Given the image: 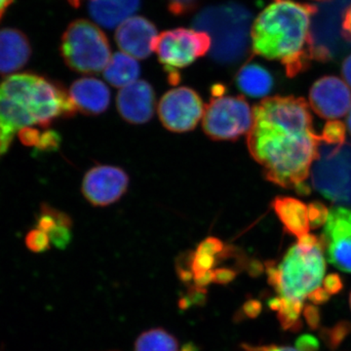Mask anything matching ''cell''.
Returning <instances> with one entry per match:
<instances>
[{
	"mask_svg": "<svg viewBox=\"0 0 351 351\" xmlns=\"http://www.w3.org/2000/svg\"><path fill=\"white\" fill-rule=\"evenodd\" d=\"M321 136L304 99L271 97L253 108L247 145L269 181L308 193L304 182L318 156Z\"/></svg>",
	"mask_w": 351,
	"mask_h": 351,
	"instance_id": "1",
	"label": "cell"
},
{
	"mask_svg": "<svg viewBox=\"0 0 351 351\" xmlns=\"http://www.w3.org/2000/svg\"><path fill=\"white\" fill-rule=\"evenodd\" d=\"M317 7L295 0H271L251 27L254 54L278 61L290 77L299 75L313 60L326 62L332 55L316 45L311 20Z\"/></svg>",
	"mask_w": 351,
	"mask_h": 351,
	"instance_id": "2",
	"label": "cell"
},
{
	"mask_svg": "<svg viewBox=\"0 0 351 351\" xmlns=\"http://www.w3.org/2000/svg\"><path fill=\"white\" fill-rule=\"evenodd\" d=\"M76 108L61 85L34 73L7 76L0 82V157L5 156L16 135L27 127L47 128Z\"/></svg>",
	"mask_w": 351,
	"mask_h": 351,
	"instance_id": "3",
	"label": "cell"
},
{
	"mask_svg": "<svg viewBox=\"0 0 351 351\" xmlns=\"http://www.w3.org/2000/svg\"><path fill=\"white\" fill-rule=\"evenodd\" d=\"M322 242L315 235L298 239L279 263L267 265V276L283 301L304 306V300L321 287L326 263Z\"/></svg>",
	"mask_w": 351,
	"mask_h": 351,
	"instance_id": "4",
	"label": "cell"
},
{
	"mask_svg": "<svg viewBox=\"0 0 351 351\" xmlns=\"http://www.w3.org/2000/svg\"><path fill=\"white\" fill-rule=\"evenodd\" d=\"M246 14L240 7H207L196 15L193 25L211 38L210 54L214 61L232 64L239 63L246 53Z\"/></svg>",
	"mask_w": 351,
	"mask_h": 351,
	"instance_id": "5",
	"label": "cell"
},
{
	"mask_svg": "<svg viewBox=\"0 0 351 351\" xmlns=\"http://www.w3.org/2000/svg\"><path fill=\"white\" fill-rule=\"evenodd\" d=\"M61 54L71 71L97 75L107 68L112 58L107 36L100 27L87 20H75L64 31Z\"/></svg>",
	"mask_w": 351,
	"mask_h": 351,
	"instance_id": "6",
	"label": "cell"
},
{
	"mask_svg": "<svg viewBox=\"0 0 351 351\" xmlns=\"http://www.w3.org/2000/svg\"><path fill=\"white\" fill-rule=\"evenodd\" d=\"M313 188L339 206L351 208V143L321 142L311 168Z\"/></svg>",
	"mask_w": 351,
	"mask_h": 351,
	"instance_id": "7",
	"label": "cell"
},
{
	"mask_svg": "<svg viewBox=\"0 0 351 351\" xmlns=\"http://www.w3.org/2000/svg\"><path fill=\"white\" fill-rule=\"evenodd\" d=\"M212 40L209 34L195 29H170L157 36L154 51L164 71L168 73L169 82H180V69L195 63L211 50Z\"/></svg>",
	"mask_w": 351,
	"mask_h": 351,
	"instance_id": "8",
	"label": "cell"
},
{
	"mask_svg": "<svg viewBox=\"0 0 351 351\" xmlns=\"http://www.w3.org/2000/svg\"><path fill=\"white\" fill-rule=\"evenodd\" d=\"M253 110L242 96H213L205 108L203 130L214 141H237L248 134Z\"/></svg>",
	"mask_w": 351,
	"mask_h": 351,
	"instance_id": "9",
	"label": "cell"
},
{
	"mask_svg": "<svg viewBox=\"0 0 351 351\" xmlns=\"http://www.w3.org/2000/svg\"><path fill=\"white\" fill-rule=\"evenodd\" d=\"M157 110L161 123L167 130L184 133L197 126L205 108L197 92L189 87H178L164 94Z\"/></svg>",
	"mask_w": 351,
	"mask_h": 351,
	"instance_id": "10",
	"label": "cell"
},
{
	"mask_svg": "<svg viewBox=\"0 0 351 351\" xmlns=\"http://www.w3.org/2000/svg\"><path fill=\"white\" fill-rule=\"evenodd\" d=\"M320 239L329 263L351 274V208L329 210Z\"/></svg>",
	"mask_w": 351,
	"mask_h": 351,
	"instance_id": "11",
	"label": "cell"
},
{
	"mask_svg": "<svg viewBox=\"0 0 351 351\" xmlns=\"http://www.w3.org/2000/svg\"><path fill=\"white\" fill-rule=\"evenodd\" d=\"M128 184V175L121 168L99 165L85 175L82 193L94 206L105 207L119 201L126 193Z\"/></svg>",
	"mask_w": 351,
	"mask_h": 351,
	"instance_id": "12",
	"label": "cell"
},
{
	"mask_svg": "<svg viewBox=\"0 0 351 351\" xmlns=\"http://www.w3.org/2000/svg\"><path fill=\"white\" fill-rule=\"evenodd\" d=\"M309 103L323 119L336 120L345 117L351 108L350 88L337 76H323L309 91Z\"/></svg>",
	"mask_w": 351,
	"mask_h": 351,
	"instance_id": "13",
	"label": "cell"
},
{
	"mask_svg": "<svg viewBox=\"0 0 351 351\" xmlns=\"http://www.w3.org/2000/svg\"><path fill=\"white\" fill-rule=\"evenodd\" d=\"M157 36L154 23L142 16H133L117 27L114 38L122 52L144 60L154 52Z\"/></svg>",
	"mask_w": 351,
	"mask_h": 351,
	"instance_id": "14",
	"label": "cell"
},
{
	"mask_svg": "<svg viewBox=\"0 0 351 351\" xmlns=\"http://www.w3.org/2000/svg\"><path fill=\"white\" fill-rule=\"evenodd\" d=\"M117 105L119 114L128 123H147L156 110L154 88L145 80H137L120 90Z\"/></svg>",
	"mask_w": 351,
	"mask_h": 351,
	"instance_id": "15",
	"label": "cell"
},
{
	"mask_svg": "<svg viewBox=\"0 0 351 351\" xmlns=\"http://www.w3.org/2000/svg\"><path fill=\"white\" fill-rule=\"evenodd\" d=\"M31 56V43L24 32L11 27L0 29V75H15Z\"/></svg>",
	"mask_w": 351,
	"mask_h": 351,
	"instance_id": "16",
	"label": "cell"
},
{
	"mask_svg": "<svg viewBox=\"0 0 351 351\" xmlns=\"http://www.w3.org/2000/svg\"><path fill=\"white\" fill-rule=\"evenodd\" d=\"M69 94L76 110L83 114H101L108 110L110 103V89L97 78L84 77L76 80L71 85Z\"/></svg>",
	"mask_w": 351,
	"mask_h": 351,
	"instance_id": "17",
	"label": "cell"
},
{
	"mask_svg": "<svg viewBox=\"0 0 351 351\" xmlns=\"http://www.w3.org/2000/svg\"><path fill=\"white\" fill-rule=\"evenodd\" d=\"M140 5L141 0H91L88 10L97 24L106 29H114L133 17Z\"/></svg>",
	"mask_w": 351,
	"mask_h": 351,
	"instance_id": "18",
	"label": "cell"
},
{
	"mask_svg": "<svg viewBox=\"0 0 351 351\" xmlns=\"http://www.w3.org/2000/svg\"><path fill=\"white\" fill-rule=\"evenodd\" d=\"M274 211L284 228L298 239L308 234L311 230L309 208L302 201L292 197H277L274 202Z\"/></svg>",
	"mask_w": 351,
	"mask_h": 351,
	"instance_id": "19",
	"label": "cell"
},
{
	"mask_svg": "<svg viewBox=\"0 0 351 351\" xmlns=\"http://www.w3.org/2000/svg\"><path fill=\"white\" fill-rule=\"evenodd\" d=\"M235 84L239 91L252 98H263L272 91L274 76L262 64L246 63L235 75Z\"/></svg>",
	"mask_w": 351,
	"mask_h": 351,
	"instance_id": "20",
	"label": "cell"
},
{
	"mask_svg": "<svg viewBox=\"0 0 351 351\" xmlns=\"http://www.w3.org/2000/svg\"><path fill=\"white\" fill-rule=\"evenodd\" d=\"M141 73V66L137 59L119 52L113 54L104 71V77L110 85L123 88L137 82Z\"/></svg>",
	"mask_w": 351,
	"mask_h": 351,
	"instance_id": "21",
	"label": "cell"
},
{
	"mask_svg": "<svg viewBox=\"0 0 351 351\" xmlns=\"http://www.w3.org/2000/svg\"><path fill=\"white\" fill-rule=\"evenodd\" d=\"M177 339L165 330L156 328L143 332L135 343L134 351H178Z\"/></svg>",
	"mask_w": 351,
	"mask_h": 351,
	"instance_id": "22",
	"label": "cell"
},
{
	"mask_svg": "<svg viewBox=\"0 0 351 351\" xmlns=\"http://www.w3.org/2000/svg\"><path fill=\"white\" fill-rule=\"evenodd\" d=\"M351 332L350 323L339 322L336 326L332 328H325L321 330V338L325 341V343L332 350L338 348L346 337Z\"/></svg>",
	"mask_w": 351,
	"mask_h": 351,
	"instance_id": "23",
	"label": "cell"
},
{
	"mask_svg": "<svg viewBox=\"0 0 351 351\" xmlns=\"http://www.w3.org/2000/svg\"><path fill=\"white\" fill-rule=\"evenodd\" d=\"M321 142L330 145L341 144L346 142L345 124L337 120H330L321 134Z\"/></svg>",
	"mask_w": 351,
	"mask_h": 351,
	"instance_id": "24",
	"label": "cell"
},
{
	"mask_svg": "<svg viewBox=\"0 0 351 351\" xmlns=\"http://www.w3.org/2000/svg\"><path fill=\"white\" fill-rule=\"evenodd\" d=\"M25 241L27 248L34 253H43L50 249L49 237L47 233L38 228L27 233Z\"/></svg>",
	"mask_w": 351,
	"mask_h": 351,
	"instance_id": "25",
	"label": "cell"
},
{
	"mask_svg": "<svg viewBox=\"0 0 351 351\" xmlns=\"http://www.w3.org/2000/svg\"><path fill=\"white\" fill-rule=\"evenodd\" d=\"M309 217H311V228L325 225L329 210L321 203L314 202L308 205Z\"/></svg>",
	"mask_w": 351,
	"mask_h": 351,
	"instance_id": "26",
	"label": "cell"
},
{
	"mask_svg": "<svg viewBox=\"0 0 351 351\" xmlns=\"http://www.w3.org/2000/svg\"><path fill=\"white\" fill-rule=\"evenodd\" d=\"M319 346L318 339L311 335L300 337L295 341V346L299 351H318Z\"/></svg>",
	"mask_w": 351,
	"mask_h": 351,
	"instance_id": "27",
	"label": "cell"
},
{
	"mask_svg": "<svg viewBox=\"0 0 351 351\" xmlns=\"http://www.w3.org/2000/svg\"><path fill=\"white\" fill-rule=\"evenodd\" d=\"M343 281L338 274H329L325 277L323 280V288L329 293L330 295L337 294L343 289Z\"/></svg>",
	"mask_w": 351,
	"mask_h": 351,
	"instance_id": "28",
	"label": "cell"
},
{
	"mask_svg": "<svg viewBox=\"0 0 351 351\" xmlns=\"http://www.w3.org/2000/svg\"><path fill=\"white\" fill-rule=\"evenodd\" d=\"M304 318H306L307 325H308L311 329L315 330L319 328L320 313L317 307L311 306V304L304 306Z\"/></svg>",
	"mask_w": 351,
	"mask_h": 351,
	"instance_id": "29",
	"label": "cell"
},
{
	"mask_svg": "<svg viewBox=\"0 0 351 351\" xmlns=\"http://www.w3.org/2000/svg\"><path fill=\"white\" fill-rule=\"evenodd\" d=\"M235 272L230 269H219L214 270V281L219 284H226L232 281Z\"/></svg>",
	"mask_w": 351,
	"mask_h": 351,
	"instance_id": "30",
	"label": "cell"
},
{
	"mask_svg": "<svg viewBox=\"0 0 351 351\" xmlns=\"http://www.w3.org/2000/svg\"><path fill=\"white\" fill-rule=\"evenodd\" d=\"M330 295H331L324 288L320 287L311 293L307 299L313 302V304H322L330 299Z\"/></svg>",
	"mask_w": 351,
	"mask_h": 351,
	"instance_id": "31",
	"label": "cell"
},
{
	"mask_svg": "<svg viewBox=\"0 0 351 351\" xmlns=\"http://www.w3.org/2000/svg\"><path fill=\"white\" fill-rule=\"evenodd\" d=\"M243 311L248 317L256 318L262 311V304L255 300H251L244 304Z\"/></svg>",
	"mask_w": 351,
	"mask_h": 351,
	"instance_id": "32",
	"label": "cell"
},
{
	"mask_svg": "<svg viewBox=\"0 0 351 351\" xmlns=\"http://www.w3.org/2000/svg\"><path fill=\"white\" fill-rule=\"evenodd\" d=\"M244 348L246 351H299L294 348L276 346H258V348L257 346H244Z\"/></svg>",
	"mask_w": 351,
	"mask_h": 351,
	"instance_id": "33",
	"label": "cell"
},
{
	"mask_svg": "<svg viewBox=\"0 0 351 351\" xmlns=\"http://www.w3.org/2000/svg\"><path fill=\"white\" fill-rule=\"evenodd\" d=\"M341 75L346 84L351 88V54L346 58L341 64Z\"/></svg>",
	"mask_w": 351,
	"mask_h": 351,
	"instance_id": "34",
	"label": "cell"
},
{
	"mask_svg": "<svg viewBox=\"0 0 351 351\" xmlns=\"http://www.w3.org/2000/svg\"><path fill=\"white\" fill-rule=\"evenodd\" d=\"M343 29L346 38L351 40V5L348 7L343 16Z\"/></svg>",
	"mask_w": 351,
	"mask_h": 351,
	"instance_id": "35",
	"label": "cell"
},
{
	"mask_svg": "<svg viewBox=\"0 0 351 351\" xmlns=\"http://www.w3.org/2000/svg\"><path fill=\"white\" fill-rule=\"evenodd\" d=\"M14 0H0V23L3 19L6 11L8 10L9 7L12 5Z\"/></svg>",
	"mask_w": 351,
	"mask_h": 351,
	"instance_id": "36",
	"label": "cell"
},
{
	"mask_svg": "<svg viewBox=\"0 0 351 351\" xmlns=\"http://www.w3.org/2000/svg\"><path fill=\"white\" fill-rule=\"evenodd\" d=\"M346 127H348V130L351 136V108L350 112H348V117H346Z\"/></svg>",
	"mask_w": 351,
	"mask_h": 351,
	"instance_id": "37",
	"label": "cell"
},
{
	"mask_svg": "<svg viewBox=\"0 0 351 351\" xmlns=\"http://www.w3.org/2000/svg\"><path fill=\"white\" fill-rule=\"evenodd\" d=\"M68 2L71 6L77 8V7H80V4H82V0H68Z\"/></svg>",
	"mask_w": 351,
	"mask_h": 351,
	"instance_id": "38",
	"label": "cell"
},
{
	"mask_svg": "<svg viewBox=\"0 0 351 351\" xmlns=\"http://www.w3.org/2000/svg\"><path fill=\"white\" fill-rule=\"evenodd\" d=\"M182 351H195V348L193 345H186L182 348Z\"/></svg>",
	"mask_w": 351,
	"mask_h": 351,
	"instance_id": "39",
	"label": "cell"
},
{
	"mask_svg": "<svg viewBox=\"0 0 351 351\" xmlns=\"http://www.w3.org/2000/svg\"><path fill=\"white\" fill-rule=\"evenodd\" d=\"M350 306H351V294H350Z\"/></svg>",
	"mask_w": 351,
	"mask_h": 351,
	"instance_id": "40",
	"label": "cell"
}]
</instances>
